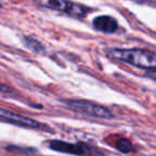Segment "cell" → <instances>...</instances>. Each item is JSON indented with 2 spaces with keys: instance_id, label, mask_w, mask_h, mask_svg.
Wrapping results in <instances>:
<instances>
[{
  "instance_id": "6da1fadb",
  "label": "cell",
  "mask_w": 156,
  "mask_h": 156,
  "mask_svg": "<svg viewBox=\"0 0 156 156\" xmlns=\"http://www.w3.org/2000/svg\"><path fill=\"white\" fill-rule=\"evenodd\" d=\"M108 56L118 61L126 62L142 69H156V52L145 49H110Z\"/></svg>"
},
{
  "instance_id": "7a4b0ae2",
  "label": "cell",
  "mask_w": 156,
  "mask_h": 156,
  "mask_svg": "<svg viewBox=\"0 0 156 156\" xmlns=\"http://www.w3.org/2000/svg\"><path fill=\"white\" fill-rule=\"evenodd\" d=\"M65 103L74 110L85 113L90 117L103 118V119H110L113 117L112 112L108 108L93 102H89L86 100H66Z\"/></svg>"
},
{
  "instance_id": "3957f363",
  "label": "cell",
  "mask_w": 156,
  "mask_h": 156,
  "mask_svg": "<svg viewBox=\"0 0 156 156\" xmlns=\"http://www.w3.org/2000/svg\"><path fill=\"white\" fill-rule=\"evenodd\" d=\"M39 5L55 11H60L67 13L69 15L81 17L85 16L88 12V9L81 5H77L69 0H34Z\"/></svg>"
},
{
  "instance_id": "277c9868",
  "label": "cell",
  "mask_w": 156,
  "mask_h": 156,
  "mask_svg": "<svg viewBox=\"0 0 156 156\" xmlns=\"http://www.w3.org/2000/svg\"><path fill=\"white\" fill-rule=\"evenodd\" d=\"M49 147L51 150L62 153L73 154L79 156H102L98 150L89 147L83 143H69L65 141L52 140L49 142Z\"/></svg>"
},
{
  "instance_id": "5b68a950",
  "label": "cell",
  "mask_w": 156,
  "mask_h": 156,
  "mask_svg": "<svg viewBox=\"0 0 156 156\" xmlns=\"http://www.w3.org/2000/svg\"><path fill=\"white\" fill-rule=\"evenodd\" d=\"M0 120H2L8 123L14 124V125L23 126V127H29V128H43L45 127V125L40 122H37V120H33L31 118L25 117L22 115H17V113L11 112L8 111L5 109L0 108Z\"/></svg>"
},
{
  "instance_id": "8992f818",
  "label": "cell",
  "mask_w": 156,
  "mask_h": 156,
  "mask_svg": "<svg viewBox=\"0 0 156 156\" xmlns=\"http://www.w3.org/2000/svg\"><path fill=\"white\" fill-rule=\"evenodd\" d=\"M93 25L98 30L106 33H113L119 27L117 20L108 15H101L95 17L93 20Z\"/></svg>"
},
{
  "instance_id": "52a82bcc",
  "label": "cell",
  "mask_w": 156,
  "mask_h": 156,
  "mask_svg": "<svg viewBox=\"0 0 156 156\" xmlns=\"http://www.w3.org/2000/svg\"><path fill=\"white\" fill-rule=\"evenodd\" d=\"M115 147H117L119 151L123 152V153H128V152L132 151L133 144L127 139L121 138V139H119V140H117V142H115Z\"/></svg>"
},
{
  "instance_id": "ba28073f",
  "label": "cell",
  "mask_w": 156,
  "mask_h": 156,
  "mask_svg": "<svg viewBox=\"0 0 156 156\" xmlns=\"http://www.w3.org/2000/svg\"><path fill=\"white\" fill-rule=\"evenodd\" d=\"M147 77L151 78V79H153V80L156 81V69H147Z\"/></svg>"
},
{
  "instance_id": "9c48e42d",
  "label": "cell",
  "mask_w": 156,
  "mask_h": 156,
  "mask_svg": "<svg viewBox=\"0 0 156 156\" xmlns=\"http://www.w3.org/2000/svg\"><path fill=\"white\" fill-rule=\"evenodd\" d=\"M8 90H9V87L0 83V91H8Z\"/></svg>"
}]
</instances>
